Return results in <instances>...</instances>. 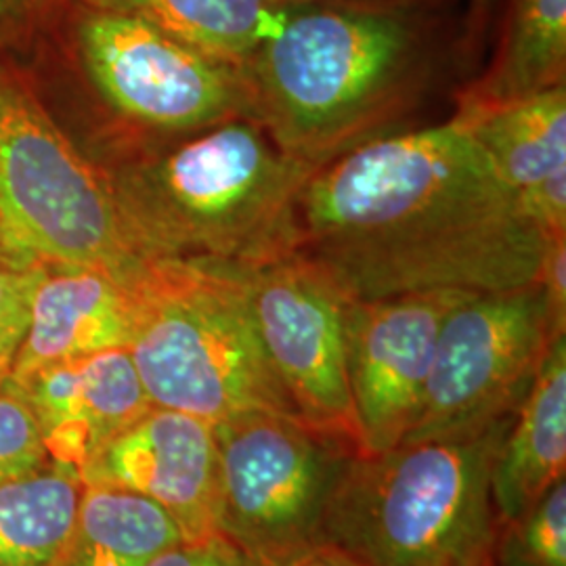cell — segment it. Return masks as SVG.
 <instances>
[{
	"label": "cell",
	"instance_id": "6da1fadb",
	"mask_svg": "<svg viewBox=\"0 0 566 566\" xmlns=\"http://www.w3.org/2000/svg\"><path fill=\"white\" fill-rule=\"evenodd\" d=\"M296 219L298 250L348 298L523 287L549 243L455 116L317 168Z\"/></svg>",
	"mask_w": 566,
	"mask_h": 566
},
{
	"label": "cell",
	"instance_id": "7a4b0ae2",
	"mask_svg": "<svg viewBox=\"0 0 566 566\" xmlns=\"http://www.w3.org/2000/svg\"><path fill=\"white\" fill-rule=\"evenodd\" d=\"M447 4L348 0L283 9L243 72L254 120L287 156L322 168L403 133L441 81L451 39Z\"/></svg>",
	"mask_w": 566,
	"mask_h": 566
},
{
	"label": "cell",
	"instance_id": "3957f363",
	"mask_svg": "<svg viewBox=\"0 0 566 566\" xmlns=\"http://www.w3.org/2000/svg\"><path fill=\"white\" fill-rule=\"evenodd\" d=\"M142 259L254 266L298 250V200L317 168L263 124L233 118L102 163Z\"/></svg>",
	"mask_w": 566,
	"mask_h": 566
},
{
	"label": "cell",
	"instance_id": "277c9868",
	"mask_svg": "<svg viewBox=\"0 0 566 566\" xmlns=\"http://www.w3.org/2000/svg\"><path fill=\"white\" fill-rule=\"evenodd\" d=\"M512 418L468 439L357 455L332 500L324 544L365 566H493L491 476Z\"/></svg>",
	"mask_w": 566,
	"mask_h": 566
},
{
	"label": "cell",
	"instance_id": "5b68a950",
	"mask_svg": "<svg viewBox=\"0 0 566 566\" xmlns=\"http://www.w3.org/2000/svg\"><path fill=\"white\" fill-rule=\"evenodd\" d=\"M130 290L126 350L149 403L210 424L254 411L298 418L269 364L235 266L147 259Z\"/></svg>",
	"mask_w": 566,
	"mask_h": 566
},
{
	"label": "cell",
	"instance_id": "8992f818",
	"mask_svg": "<svg viewBox=\"0 0 566 566\" xmlns=\"http://www.w3.org/2000/svg\"><path fill=\"white\" fill-rule=\"evenodd\" d=\"M46 21L55 23L63 51L114 122L112 156L254 118L243 65L149 21L76 0H57Z\"/></svg>",
	"mask_w": 566,
	"mask_h": 566
},
{
	"label": "cell",
	"instance_id": "52a82bcc",
	"mask_svg": "<svg viewBox=\"0 0 566 566\" xmlns=\"http://www.w3.org/2000/svg\"><path fill=\"white\" fill-rule=\"evenodd\" d=\"M0 233L42 263L130 280L145 263L102 163L91 160L0 57Z\"/></svg>",
	"mask_w": 566,
	"mask_h": 566
},
{
	"label": "cell",
	"instance_id": "ba28073f",
	"mask_svg": "<svg viewBox=\"0 0 566 566\" xmlns=\"http://www.w3.org/2000/svg\"><path fill=\"white\" fill-rule=\"evenodd\" d=\"M212 428L217 533L256 566H287L324 546L332 500L361 451L280 413H243Z\"/></svg>",
	"mask_w": 566,
	"mask_h": 566
},
{
	"label": "cell",
	"instance_id": "9c48e42d",
	"mask_svg": "<svg viewBox=\"0 0 566 566\" xmlns=\"http://www.w3.org/2000/svg\"><path fill=\"white\" fill-rule=\"evenodd\" d=\"M565 334L566 319L542 283L470 292L443 319L422 407L403 443L468 439L514 416L549 346Z\"/></svg>",
	"mask_w": 566,
	"mask_h": 566
},
{
	"label": "cell",
	"instance_id": "30bf717a",
	"mask_svg": "<svg viewBox=\"0 0 566 566\" xmlns=\"http://www.w3.org/2000/svg\"><path fill=\"white\" fill-rule=\"evenodd\" d=\"M264 353L304 424L340 437L365 455L344 346L346 294L301 250L235 266Z\"/></svg>",
	"mask_w": 566,
	"mask_h": 566
},
{
	"label": "cell",
	"instance_id": "8fae6325",
	"mask_svg": "<svg viewBox=\"0 0 566 566\" xmlns=\"http://www.w3.org/2000/svg\"><path fill=\"white\" fill-rule=\"evenodd\" d=\"M470 292L346 298V374L365 455L401 446L416 424L447 313Z\"/></svg>",
	"mask_w": 566,
	"mask_h": 566
},
{
	"label": "cell",
	"instance_id": "7c38bea8",
	"mask_svg": "<svg viewBox=\"0 0 566 566\" xmlns=\"http://www.w3.org/2000/svg\"><path fill=\"white\" fill-rule=\"evenodd\" d=\"M86 486H112L163 506L182 539L217 533L219 449L210 422L151 405L81 470Z\"/></svg>",
	"mask_w": 566,
	"mask_h": 566
},
{
	"label": "cell",
	"instance_id": "4fadbf2b",
	"mask_svg": "<svg viewBox=\"0 0 566 566\" xmlns=\"http://www.w3.org/2000/svg\"><path fill=\"white\" fill-rule=\"evenodd\" d=\"M28 403L49 455L78 470L151 407L126 348L49 365L4 380Z\"/></svg>",
	"mask_w": 566,
	"mask_h": 566
},
{
	"label": "cell",
	"instance_id": "5bb4252c",
	"mask_svg": "<svg viewBox=\"0 0 566 566\" xmlns=\"http://www.w3.org/2000/svg\"><path fill=\"white\" fill-rule=\"evenodd\" d=\"M453 116L483 145L528 219L549 240L566 238V84L507 102L458 103Z\"/></svg>",
	"mask_w": 566,
	"mask_h": 566
},
{
	"label": "cell",
	"instance_id": "9a60e30c",
	"mask_svg": "<svg viewBox=\"0 0 566 566\" xmlns=\"http://www.w3.org/2000/svg\"><path fill=\"white\" fill-rule=\"evenodd\" d=\"M133 315L130 280L97 266L44 263L28 329L7 380H20L49 365L128 348Z\"/></svg>",
	"mask_w": 566,
	"mask_h": 566
},
{
	"label": "cell",
	"instance_id": "2e32d148",
	"mask_svg": "<svg viewBox=\"0 0 566 566\" xmlns=\"http://www.w3.org/2000/svg\"><path fill=\"white\" fill-rule=\"evenodd\" d=\"M566 472V334L558 336L518 405L493 464L500 526L518 518Z\"/></svg>",
	"mask_w": 566,
	"mask_h": 566
},
{
	"label": "cell",
	"instance_id": "e0dca14e",
	"mask_svg": "<svg viewBox=\"0 0 566 566\" xmlns=\"http://www.w3.org/2000/svg\"><path fill=\"white\" fill-rule=\"evenodd\" d=\"M560 84H566V0H504L489 67L455 102H507Z\"/></svg>",
	"mask_w": 566,
	"mask_h": 566
},
{
	"label": "cell",
	"instance_id": "ac0fdd59",
	"mask_svg": "<svg viewBox=\"0 0 566 566\" xmlns=\"http://www.w3.org/2000/svg\"><path fill=\"white\" fill-rule=\"evenodd\" d=\"M182 542L179 525L133 491L86 486L60 566H147Z\"/></svg>",
	"mask_w": 566,
	"mask_h": 566
},
{
	"label": "cell",
	"instance_id": "d6986e66",
	"mask_svg": "<svg viewBox=\"0 0 566 566\" xmlns=\"http://www.w3.org/2000/svg\"><path fill=\"white\" fill-rule=\"evenodd\" d=\"M82 493L78 470L57 462L0 485V566H60Z\"/></svg>",
	"mask_w": 566,
	"mask_h": 566
},
{
	"label": "cell",
	"instance_id": "ffe728a7",
	"mask_svg": "<svg viewBox=\"0 0 566 566\" xmlns=\"http://www.w3.org/2000/svg\"><path fill=\"white\" fill-rule=\"evenodd\" d=\"M57 2V0H55ZM128 13L219 60L243 65L282 18L273 0H76Z\"/></svg>",
	"mask_w": 566,
	"mask_h": 566
},
{
	"label": "cell",
	"instance_id": "44dd1931",
	"mask_svg": "<svg viewBox=\"0 0 566 566\" xmlns=\"http://www.w3.org/2000/svg\"><path fill=\"white\" fill-rule=\"evenodd\" d=\"M493 566H566V481L500 526Z\"/></svg>",
	"mask_w": 566,
	"mask_h": 566
},
{
	"label": "cell",
	"instance_id": "7402d4cb",
	"mask_svg": "<svg viewBox=\"0 0 566 566\" xmlns=\"http://www.w3.org/2000/svg\"><path fill=\"white\" fill-rule=\"evenodd\" d=\"M42 273V261L0 240V385L18 359Z\"/></svg>",
	"mask_w": 566,
	"mask_h": 566
},
{
	"label": "cell",
	"instance_id": "603a6c76",
	"mask_svg": "<svg viewBox=\"0 0 566 566\" xmlns=\"http://www.w3.org/2000/svg\"><path fill=\"white\" fill-rule=\"evenodd\" d=\"M51 462L30 407L11 386L0 385V485Z\"/></svg>",
	"mask_w": 566,
	"mask_h": 566
},
{
	"label": "cell",
	"instance_id": "cb8c5ba5",
	"mask_svg": "<svg viewBox=\"0 0 566 566\" xmlns=\"http://www.w3.org/2000/svg\"><path fill=\"white\" fill-rule=\"evenodd\" d=\"M147 566H256L242 549L229 544L221 535L198 542L182 539L164 549Z\"/></svg>",
	"mask_w": 566,
	"mask_h": 566
},
{
	"label": "cell",
	"instance_id": "d4e9b609",
	"mask_svg": "<svg viewBox=\"0 0 566 566\" xmlns=\"http://www.w3.org/2000/svg\"><path fill=\"white\" fill-rule=\"evenodd\" d=\"M55 0H0V32L7 41L39 32Z\"/></svg>",
	"mask_w": 566,
	"mask_h": 566
},
{
	"label": "cell",
	"instance_id": "484cf974",
	"mask_svg": "<svg viewBox=\"0 0 566 566\" xmlns=\"http://www.w3.org/2000/svg\"><path fill=\"white\" fill-rule=\"evenodd\" d=\"M500 0H465L464 20L460 23V60L472 61L483 51Z\"/></svg>",
	"mask_w": 566,
	"mask_h": 566
},
{
	"label": "cell",
	"instance_id": "4316f807",
	"mask_svg": "<svg viewBox=\"0 0 566 566\" xmlns=\"http://www.w3.org/2000/svg\"><path fill=\"white\" fill-rule=\"evenodd\" d=\"M287 566H365L355 560L350 554H346L340 547L324 544V546L315 547L311 552H306L301 558H296L294 563Z\"/></svg>",
	"mask_w": 566,
	"mask_h": 566
},
{
	"label": "cell",
	"instance_id": "83f0119b",
	"mask_svg": "<svg viewBox=\"0 0 566 566\" xmlns=\"http://www.w3.org/2000/svg\"><path fill=\"white\" fill-rule=\"evenodd\" d=\"M280 9H294L304 4H322V2H348V0H273ZM403 2H430V4H449V0H403Z\"/></svg>",
	"mask_w": 566,
	"mask_h": 566
},
{
	"label": "cell",
	"instance_id": "f1b7e54d",
	"mask_svg": "<svg viewBox=\"0 0 566 566\" xmlns=\"http://www.w3.org/2000/svg\"><path fill=\"white\" fill-rule=\"evenodd\" d=\"M7 41L4 36H2V32H0V49H2V42Z\"/></svg>",
	"mask_w": 566,
	"mask_h": 566
},
{
	"label": "cell",
	"instance_id": "f546056e",
	"mask_svg": "<svg viewBox=\"0 0 566 566\" xmlns=\"http://www.w3.org/2000/svg\"><path fill=\"white\" fill-rule=\"evenodd\" d=\"M0 240H4V238H2V233H0Z\"/></svg>",
	"mask_w": 566,
	"mask_h": 566
}]
</instances>
